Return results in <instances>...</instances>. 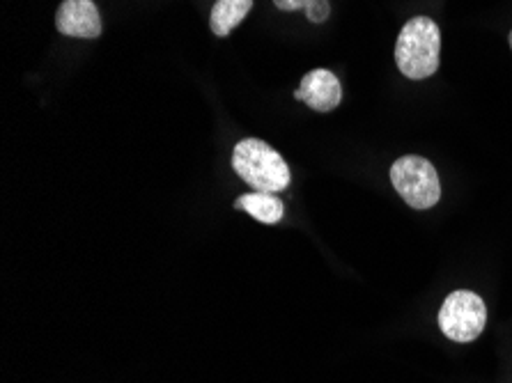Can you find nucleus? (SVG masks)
<instances>
[{
  "label": "nucleus",
  "instance_id": "f257e3e1",
  "mask_svg": "<svg viewBox=\"0 0 512 383\" xmlns=\"http://www.w3.org/2000/svg\"><path fill=\"white\" fill-rule=\"evenodd\" d=\"M441 33L430 17H414L400 30L395 42V62L411 81H423L437 74Z\"/></svg>",
  "mask_w": 512,
  "mask_h": 383
},
{
  "label": "nucleus",
  "instance_id": "f03ea898",
  "mask_svg": "<svg viewBox=\"0 0 512 383\" xmlns=\"http://www.w3.org/2000/svg\"><path fill=\"white\" fill-rule=\"evenodd\" d=\"M232 168L260 193H281L290 186V168L281 154L258 138H246L232 152Z\"/></svg>",
  "mask_w": 512,
  "mask_h": 383
},
{
  "label": "nucleus",
  "instance_id": "7ed1b4c3",
  "mask_svg": "<svg viewBox=\"0 0 512 383\" xmlns=\"http://www.w3.org/2000/svg\"><path fill=\"white\" fill-rule=\"evenodd\" d=\"M393 189L414 209H430L441 198L439 175L423 156H400L391 168Z\"/></svg>",
  "mask_w": 512,
  "mask_h": 383
},
{
  "label": "nucleus",
  "instance_id": "20e7f679",
  "mask_svg": "<svg viewBox=\"0 0 512 383\" xmlns=\"http://www.w3.org/2000/svg\"><path fill=\"white\" fill-rule=\"evenodd\" d=\"M487 324L485 301L478 294L460 289L444 301L439 312V328L448 340L473 342Z\"/></svg>",
  "mask_w": 512,
  "mask_h": 383
},
{
  "label": "nucleus",
  "instance_id": "39448f33",
  "mask_svg": "<svg viewBox=\"0 0 512 383\" xmlns=\"http://www.w3.org/2000/svg\"><path fill=\"white\" fill-rule=\"evenodd\" d=\"M56 26L67 37L95 39L102 35V17L92 0H62Z\"/></svg>",
  "mask_w": 512,
  "mask_h": 383
},
{
  "label": "nucleus",
  "instance_id": "423d86ee",
  "mask_svg": "<svg viewBox=\"0 0 512 383\" xmlns=\"http://www.w3.org/2000/svg\"><path fill=\"white\" fill-rule=\"evenodd\" d=\"M294 97L304 101L313 111L329 113L343 101V88H340L336 74L329 72V69H315V72L301 78V85L294 92Z\"/></svg>",
  "mask_w": 512,
  "mask_h": 383
},
{
  "label": "nucleus",
  "instance_id": "0eeeda50",
  "mask_svg": "<svg viewBox=\"0 0 512 383\" xmlns=\"http://www.w3.org/2000/svg\"><path fill=\"white\" fill-rule=\"evenodd\" d=\"M253 10V0H216L209 28L216 37H226L246 19V14Z\"/></svg>",
  "mask_w": 512,
  "mask_h": 383
},
{
  "label": "nucleus",
  "instance_id": "6e6552de",
  "mask_svg": "<svg viewBox=\"0 0 512 383\" xmlns=\"http://www.w3.org/2000/svg\"><path fill=\"white\" fill-rule=\"evenodd\" d=\"M237 207L244 209L246 214H251L253 218H258L260 223H267V225H274L283 218L285 214V207L283 202L276 198L274 193H248L242 195V198L237 200Z\"/></svg>",
  "mask_w": 512,
  "mask_h": 383
},
{
  "label": "nucleus",
  "instance_id": "1a4fd4ad",
  "mask_svg": "<svg viewBox=\"0 0 512 383\" xmlns=\"http://www.w3.org/2000/svg\"><path fill=\"white\" fill-rule=\"evenodd\" d=\"M306 14H308V19L313 21V23L327 21L329 14H331L329 0H310L308 7H306Z\"/></svg>",
  "mask_w": 512,
  "mask_h": 383
},
{
  "label": "nucleus",
  "instance_id": "9d476101",
  "mask_svg": "<svg viewBox=\"0 0 512 383\" xmlns=\"http://www.w3.org/2000/svg\"><path fill=\"white\" fill-rule=\"evenodd\" d=\"M310 0H274V5L283 12H297V10H306Z\"/></svg>",
  "mask_w": 512,
  "mask_h": 383
},
{
  "label": "nucleus",
  "instance_id": "9b49d317",
  "mask_svg": "<svg viewBox=\"0 0 512 383\" xmlns=\"http://www.w3.org/2000/svg\"><path fill=\"white\" fill-rule=\"evenodd\" d=\"M510 49H512V30H510Z\"/></svg>",
  "mask_w": 512,
  "mask_h": 383
}]
</instances>
